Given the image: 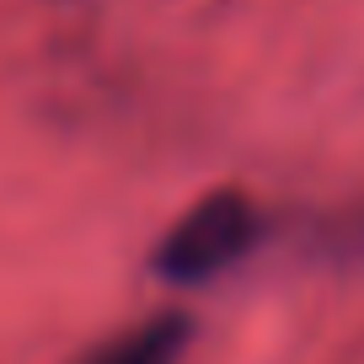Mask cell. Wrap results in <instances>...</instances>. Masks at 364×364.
<instances>
[{
	"mask_svg": "<svg viewBox=\"0 0 364 364\" xmlns=\"http://www.w3.org/2000/svg\"><path fill=\"white\" fill-rule=\"evenodd\" d=\"M257 236H262L257 204L236 188H220V193H204L198 204H188V215L156 241L150 268L171 289H193L220 279L225 268H236L241 257H252Z\"/></svg>",
	"mask_w": 364,
	"mask_h": 364,
	"instance_id": "cell-1",
	"label": "cell"
},
{
	"mask_svg": "<svg viewBox=\"0 0 364 364\" xmlns=\"http://www.w3.org/2000/svg\"><path fill=\"white\" fill-rule=\"evenodd\" d=\"M188 338H193V321L182 316V311H166V316L139 321V327L124 332L118 343H107L91 364H182Z\"/></svg>",
	"mask_w": 364,
	"mask_h": 364,
	"instance_id": "cell-2",
	"label": "cell"
}]
</instances>
